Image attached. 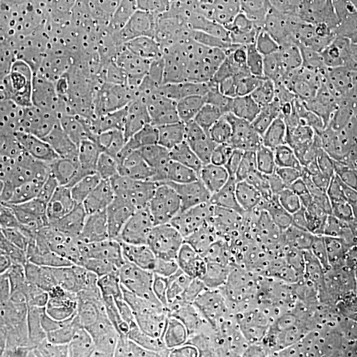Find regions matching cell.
<instances>
[{
    "label": "cell",
    "mask_w": 357,
    "mask_h": 357,
    "mask_svg": "<svg viewBox=\"0 0 357 357\" xmlns=\"http://www.w3.org/2000/svg\"><path fill=\"white\" fill-rule=\"evenodd\" d=\"M66 155L60 131L33 119L16 149L1 156V199L22 200L44 215L65 211Z\"/></svg>",
    "instance_id": "6da1fadb"
},
{
    "label": "cell",
    "mask_w": 357,
    "mask_h": 357,
    "mask_svg": "<svg viewBox=\"0 0 357 357\" xmlns=\"http://www.w3.org/2000/svg\"><path fill=\"white\" fill-rule=\"evenodd\" d=\"M271 183L273 178L255 169L196 167L188 193L191 233L252 215L271 195Z\"/></svg>",
    "instance_id": "7a4b0ae2"
},
{
    "label": "cell",
    "mask_w": 357,
    "mask_h": 357,
    "mask_svg": "<svg viewBox=\"0 0 357 357\" xmlns=\"http://www.w3.org/2000/svg\"><path fill=\"white\" fill-rule=\"evenodd\" d=\"M149 123V107L141 100L100 84L75 144L112 165L141 141Z\"/></svg>",
    "instance_id": "3957f363"
},
{
    "label": "cell",
    "mask_w": 357,
    "mask_h": 357,
    "mask_svg": "<svg viewBox=\"0 0 357 357\" xmlns=\"http://www.w3.org/2000/svg\"><path fill=\"white\" fill-rule=\"evenodd\" d=\"M312 28L277 19L241 60L222 66L240 91L268 77L295 72L308 75Z\"/></svg>",
    "instance_id": "277c9868"
},
{
    "label": "cell",
    "mask_w": 357,
    "mask_h": 357,
    "mask_svg": "<svg viewBox=\"0 0 357 357\" xmlns=\"http://www.w3.org/2000/svg\"><path fill=\"white\" fill-rule=\"evenodd\" d=\"M118 243L113 225L63 211L48 216L43 262L88 277Z\"/></svg>",
    "instance_id": "5b68a950"
},
{
    "label": "cell",
    "mask_w": 357,
    "mask_h": 357,
    "mask_svg": "<svg viewBox=\"0 0 357 357\" xmlns=\"http://www.w3.org/2000/svg\"><path fill=\"white\" fill-rule=\"evenodd\" d=\"M64 206L66 212L113 225L121 231L123 208L115 188L112 166L78 144L68 147Z\"/></svg>",
    "instance_id": "8992f818"
},
{
    "label": "cell",
    "mask_w": 357,
    "mask_h": 357,
    "mask_svg": "<svg viewBox=\"0 0 357 357\" xmlns=\"http://www.w3.org/2000/svg\"><path fill=\"white\" fill-rule=\"evenodd\" d=\"M229 122L253 147L255 169L271 178L293 151L302 128L301 122L273 110L249 90L236 103Z\"/></svg>",
    "instance_id": "52a82bcc"
},
{
    "label": "cell",
    "mask_w": 357,
    "mask_h": 357,
    "mask_svg": "<svg viewBox=\"0 0 357 357\" xmlns=\"http://www.w3.org/2000/svg\"><path fill=\"white\" fill-rule=\"evenodd\" d=\"M286 200L293 208L303 249L317 255L357 243L352 203L312 185Z\"/></svg>",
    "instance_id": "ba28073f"
},
{
    "label": "cell",
    "mask_w": 357,
    "mask_h": 357,
    "mask_svg": "<svg viewBox=\"0 0 357 357\" xmlns=\"http://www.w3.org/2000/svg\"><path fill=\"white\" fill-rule=\"evenodd\" d=\"M253 216L255 228L246 264L255 282L283 257L301 248L302 236L291 205L280 195L271 193Z\"/></svg>",
    "instance_id": "9c48e42d"
},
{
    "label": "cell",
    "mask_w": 357,
    "mask_h": 357,
    "mask_svg": "<svg viewBox=\"0 0 357 357\" xmlns=\"http://www.w3.org/2000/svg\"><path fill=\"white\" fill-rule=\"evenodd\" d=\"M119 246L131 266L156 293L167 282L191 280L192 271L180 253V238L159 230L128 228L119 233Z\"/></svg>",
    "instance_id": "30bf717a"
},
{
    "label": "cell",
    "mask_w": 357,
    "mask_h": 357,
    "mask_svg": "<svg viewBox=\"0 0 357 357\" xmlns=\"http://www.w3.org/2000/svg\"><path fill=\"white\" fill-rule=\"evenodd\" d=\"M31 270L47 301L68 317L101 326L118 315L98 287L86 277L47 262L36 264Z\"/></svg>",
    "instance_id": "8fae6325"
},
{
    "label": "cell",
    "mask_w": 357,
    "mask_h": 357,
    "mask_svg": "<svg viewBox=\"0 0 357 357\" xmlns=\"http://www.w3.org/2000/svg\"><path fill=\"white\" fill-rule=\"evenodd\" d=\"M48 216L17 199H1L0 270H26L44 261Z\"/></svg>",
    "instance_id": "7c38bea8"
},
{
    "label": "cell",
    "mask_w": 357,
    "mask_h": 357,
    "mask_svg": "<svg viewBox=\"0 0 357 357\" xmlns=\"http://www.w3.org/2000/svg\"><path fill=\"white\" fill-rule=\"evenodd\" d=\"M237 345L261 356L306 357L312 343L294 327L280 301H270L238 324Z\"/></svg>",
    "instance_id": "4fadbf2b"
},
{
    "label": "cell",
    "mask_w": 357,
    "mask_h": 357,
    "mask_svg": "<svg viewBox=\"0 0 357 357\" xmlns=\"http://www.w3.org/2000/svg\"><path fill=\"white\" fill-rule=\"evenodd\" d=\"M86 278L118 314L155 318L156 291L131 266L119 243Z\"/></svg>",
    "instance_id": "5bb4252c"
},
{
    "label": "cell",
    "mask_w": 357,
    "mask_h": 357,
    "mask_svg": "<svg viewBox=\"0 0 357 357\" xmlns=\"http://www.w3.org/2000/svg\"><path fill=\"white\" fill-rule=\"evenodd\" d=\"M317 255L302 246L294 249L253 282L250 291L233 315L237 327L257 307L289 294L317 287Z\"/></svg>",
    "instance_id": "9a60e30c"
},
{
    "label": "cell",
    "mask_w": 357,
    "mask_h": 357,
    "mask_svg": "<svg viewBox=\"0 0 357 357\" xmlns=\"http://www.w3.org/2000/svg\"><path fill=\"white\" fill-rule=\"evenodd\" d=\"M253 213L236 221L193 231L180 238V253L184 265L193 271L213 262H246L255 228Z\"/></svg>",
    "instance_id": "2e32d148"
},
{
    "label": "cell",
    "mask_w": 357,
    "mask_h": 357,
    "mask_svg": "<svg viewBox=\"0 0 357 357\" xmlns=\"http://www.w3.org/2000/svg\"><path fill=\"white\" fill-rule=\"evenodd\" d=\"M202 307L203 302L190 282L174 280L158 290L155 319L160 336V356L192 345V333Z\"/></svg>",
    "instance_id": "e0dca14e"
},
{
    "label": "cell",
    "mask_w": 357,
    "mask_h": 357,
    "mask_svg": "<svg viewBox=\"0 0 357 357\" xmlns=\"http://www.w3.org/2000/svg\"><path fill=\"white\" fill-rule=\"evenodd\" d=\"M249 91L257 100L301 123L326 114L327 98L308 75L287 72L255 82Z\"/></svg>",
    "instance_id": "ac0fdd59"
},
{
    "label": "cell",
    "mask_w": 357,
    "mask_h": 357,
    "mask_svg": "<svg viewBox=\"0 0 357 357\" xmlns=\"http://www.w3.org/2000/svg\"><path fill=\"white\" fill-rule=\"evenodd\" d=\"M190 283L203 305L215 307L233 318L250 291L253 278L245 261H222L195 268Z\"/></svg>",
    "instance_id": "d6986e66"
},
{
    "label": "cell",
    "mask_w": 357,
    "mask_h": 357,
    "mask_svg": "<svg viewBox=\"0 0 357 357\" xmlns=\"http://www.w3.org/2000/svg\"><path fill=\"white\" fill-rule=\"evenodd\" d=\"M278 301L294 327L311 340L312 347L324 343L343 320L339 299L318 287L289 294Z\"/></svg>",
    "instance_id": "ffe728a7"
},
{
    "label": "cell",
    "mask_w": 357,
    "mask_h": 357,
    "mask_svg": "<svg viewBox=\"0 0 357 357\" xmlns=\"http://www.w3.org/2000/svg\"><path fill=\"white\" fill-rule=\"evenodd\" d=\"M277 19L273 0H243L222 33L213 60L224 68L237 63Z\"/></svg>",
    "instance_id": "44dd1931"
},
{
    "label": "cell",
    "mask_w": 357,
    "mask_h": 357,
    "mask_svg": "<svg viewBox=\"0 0 357 357\" xmlns=\"http://www.w3.org/2000/svg\"><path fill=\"white\" fill-rule=\"evenodd\" d=\"M188 36L204 53H216L218 43L243 0H172Z\"/></svg>",
    "instance_id": "7402d4cb"
},
{
    "label": "cell",
    "mask_w": 357,
    "mask_h": 357,
    "mask_svg": "<svg viewBox=\"0 0 357 357\" xmlns=\"http://www.w3.org/2000/svg\"><path fill=\"white\" fill-rule=\"evenodd\" d=\"M327 167L357 166V97L347 89L327 97Z\"/></svg>",
    "instance_id": "603a6c76"
},
{
    "label": "cell",
    "mask_w": 357,
    "mask_h": 357,
    "mask_svg": "<svg viewBox=\"0 0 357 357\" xmlns=\"http://www.w3.org/2000/svg\"><path fill=\"white\" fill-rule=\"evenodd\" d=\"M98 330L101 348L110 357H158L159 328L155 318L118 314Z\"/></svg>",
    "instance_id": "cb8c5ba5"
},
{
    "label": "cell",
    "mask_w": 357,
    "mask_h": 357,
    "mask_svg": "<svg viewBox=\"0 0 357 357\" xmlns=\"http://www.w3.org/2000/svg\"><path fill=\"white\" fill-rule=\"evenodd\" d=\"M153 0H96L94 20L103 43L122 45L139 38Z\"/></svg>",
    "instance_id": "d4e9b609"
},
{
    "label": "cell",
    "mask_w": 357,
    "mask_h": 357,
    "mask_svg": "<svg viewBox=\"0 0 357 357\" xmlns=\"http://www.w3.org/2000/svg\"><path fill=\"white\" fill-rule=\"evenodd\" d=\"M234 319L215 307L203 305L192 333V345L203 357H224L238 348Z\"/></svg>",
    "instance_id": "484cf974"
},
{
    "label": "cell",
    "mask_w": 357,
    "mask_h": 357,
    "mask_svg": "<svg viewBox=\"0 0 357 357\" xmlns=\"http://www.w3.org/2000/svg\"><path fill=\"white\" fill-rule=\"evenodd\" d=\"M48 303L31 268L0 270V314L33 317Z\"/></svg>",
    "instance_id": "4316f807"
},
{
    "label": "cell",
    "mask_w": 357,
    "mask_h": 357,
    "mask_svg": "<svg viewBox=\"0 0 357 357\" xmlns=\"http://www.w3.org/2000/svg\"><path fill=\"white\" fill-rule=\"evenodd\" d=\"M317 287L342 299L357 289V243L317 253Z\"/></svg>",
    "instance_id": "83f0119b"
},
{
    "label": "cell",
    "mask_w": 357,
    "mask_h": 357,
    "mask_svg": "<svg viewBox=\"0 0 357 357\" xmlns=\"http://www.w3.org/2000/svg\"><path fill=\"white\" fill-rule=\"evenodd\" d=\"M277 17L308 28L331 24L351 0H273Z\"/></svg>",
    "instance_id": "f1b7e54d"
},
{
    "label": "cell",
    "mask_w": 357,
    "mask_h": 357,
    "mask_svg": "<svg viewBox=\"0 0 357 357\" xmlns=\"http://www.w3.org/2000/svg\"><path fill=\"white\" fill-rule=\"evenodd\" d=\"M294 153L310 166L324 169L327 165V116L326 114L302 123Z\"/></svg>",
    "instance_id": "f546056e"
},
{
    "label": "cell",
    "mask_w": 357,
    "mask_h": 357,
    "mask_svg": "<svg viewBox=\"0 0 357 357\" xmlns=\"http://www.w3.org/2000/svg\"><path fill=\"white\" fill-rule=\"evenodd\" d=\"M306 357H357V326L342 320L330 337L310 349Z\"/></svg>",
    "instance_id": "4dcf8cb0"
},
{
    "label": "cell",
    "mask_w": 357,
    "mask_h": 357,
    "mask_svg": "<svg viewBox=\"0 0 357 357\" xmlns=\"http://www.w3.org/2000/svg\"><path fill=\"white\" fill-rule=\"evenodd\" d=\"M342 319L357 326V289L339 301Z\"/></svg>",
    "instance_id": "1f68e13d"
},
{
    "label": "cell",
    "mask_w": 357,
    "mask_h": 357,
    "mask_svg": "<svg viewBox=\"0 0 357 357\" xmlns=\"http://www.w3.org/2000/svg\"><path fill=\"white\" fill-rule=\"evenodd\" d=\"M165 357H203L202 356V354L193 347V345H190V347H184V348H180V349H176V351H174V352H171V354H168L167 356Z\"/></svg>",
    "instance_id": "d6a6232c"
},
{
    "label": "cell",
    "mask_w": 357,
    "mask_h": 357,
    "mask_svg": "<svg viewBox=\"0 0 357 357\" xmlns=\"http://www.w3.org/2000/svg\"><path fill=\"white\" fill-rule=\"evenodd\" d=\"M52 1H54V0H1V3L15 4V6H24V7H36V6L48 4Z\"/></svg>",
    "instance_id": "836d02e7"
},
{
    "label": "cell",
    "mask_w": 357,
    "mask_h": 357,
    "mask_svg": "<svg viewBox=\"0 0 357 357\" xmlns=\"http://www.w3.org/2000/svg\"><path fill=\"white\" fill-rule=\"evenodd\" d=\"M224 357H265L261 356V355H257V354H253V352H248V351H243V349H240V348H236V349H233L231 352H229L228 355H225Z\"/></svg>",
    "instance_id": "e575fe53"
},
{
    "label": "cell",
    "mask_w": 357,
    "mask_h": 357,
    "mask_svg": "<svg viewBox=\"0 0 357 357\" xmlns=\"http://www.w3.org/2000/svg\"><path fill=\"white\" fill-rule=\"evenodd\" d=\"M94 357H110L105 351H103L102 348H100V351L96 354V356Z\"/></svg>",
    "instance_id": "d590c367"
},
{
    "label": "cell",
    "mask_w": 357,
    "mask_h": 357,
    "mask_svg": "<svg viewBox=\"0 0 357 357\" xmlns=\"http://www.w3.org/2000/svg\"><path fill=\"white\" fill-rule=\"evenodd\" d=\"M354 220H355V225L357 229V202L354 204Z\"/></svg>",
    "instance_id": "8d00e7d4"
}]
</instances>
